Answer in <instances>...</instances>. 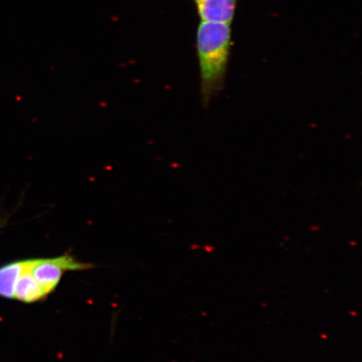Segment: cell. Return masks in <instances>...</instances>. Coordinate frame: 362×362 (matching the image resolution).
<instances>
[{"mask_svg":"<svg viewBox=\"0 0 362 362\" xmlns=\"http://www.w3.org/2000/svg\"><path fill=\"white\" fill-rule=\"evenodd\" d=\"M232 47L230 25L200 22L197 30L196 48L200 67L202 100L205 107L224 87Z\"/></svg>","mask_w":362,"mask_h":362,"instance_id":"cell-1","label":"cell"},{"mask_svg":"<svg viewBox=\"0 0 362 362\" xmlns=\"http://www.w3.org/2000/svg\"><path fill=\"white\" fill-rule=\"evenodd\" d=\"M92 267L76 260L71 255H65L51 259L31 260L30 273L49 294L55 291L65 272L87 270Z\"/></svg>","mask_w":362,"mask_h":362,"instance_id":"cell-2","label":"cell"},{"mask_svg":"<svg viewBox=\"0 0 362 362\" xmlns=\"http://www.w3.org/2000/svg\"><path fill=\"white\" fill-rule=\"evenodd\" d=\"M201 21L232 24L238 0H193Z\"/></svg>","mask_w":362,"mask_h":362,"instance_id":"cell-3","label":"cell"},{"mask_svg":"<svg viewBox=\"0 0 362 362\" xmlns=\"http://www.w3.org/2000/svg\"><path fill=\"white\" fill-rule=\"evenodd\" d=\"M30 264L24 273L21 275L16 285L15 298L25 303H34L42 300L48 293L30 273Z\"/></svg>","mask_w":362,"mask_h":362,"instance_id":"cell-4","label":"cell"},{"mask_svg":"<svg viewBox=\"0 0 362 362\" xmlns=\"http://www.w3.org/2000/svg\"><path fill=\"white\" fill-rule=\"evenodd\" d=\"M30 260L11 262L0 269V296L15 298V288L18 279L28 268Z\"/></svg>","mask_w":362,"mask_h":362,"instance_id":"cell-5","label":"cell"}]
</instances>
